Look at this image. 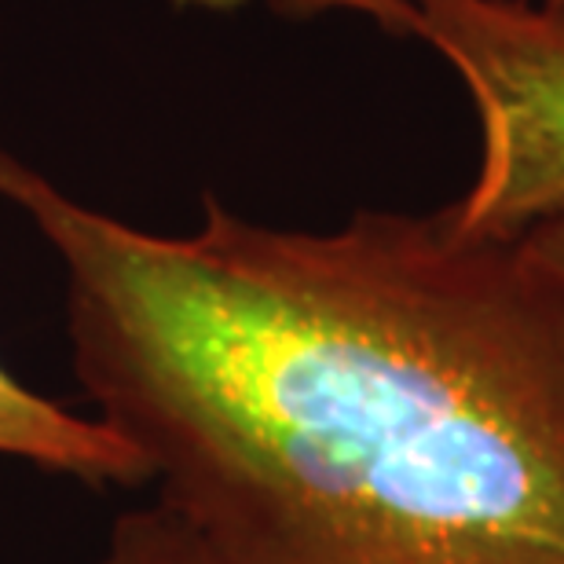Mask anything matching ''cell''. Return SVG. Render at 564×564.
I'll return each instance as SVG.
<instances>
[{
  "mask_svg": "<svg viewBox=\"0 0 564 564\" xmlns=\"http://www.w3.org/2000/svg\"><path fill=\"white\" fill-rule=\"evenodd\" d=\"M63 268L93 414L220 564H564V275L451 206L191 231L88 206L0 143Z\"/></svg>",
  "mask_w": 564,
  "mask_h": 564,
  "instance_id": "6da1fadb",
  "label": "cell"
},
{
  "mask_svg": "<svg viewBox=\"0 0 564 564\" xmlns=\"http://www.w3.org/2000/svg\"><path fill=\"white\" fill-rule=\"evenodd\" d=\"M422 37L466 82L484 154L451 213L477 235H524L564 209V0H408Z\"/></svg>",
  "mask_w": 564,
  "mask_h": 564,
  "instance_id": "7a4b0ae2",
  "label": "cell"
},
{
  "mask_svg": "<svg viewBox=\"0 0 564 564\" xmlns=\"http://www.w3.org/2000/svg\"><path fill=\"white\" fill-rule=\"evenodd\" d=\"M0 458L85 484H147L140 451L96 414H77L19 381L0 359Z\"/></svg>",
  "mask_w": 564,
  "mask_h": 564,
  "instance_id": "3957f363",
  "label": "cell"
},
{
  "mask_svg": "<svg viewBox=\"0 0 564 564\" xmlns=\"http://www.w3.org/2000/svg\"><path fill=\"white\" fill-rule=\"evenodd\" d=\"M88 564H220L165 506L121 513Z\"/></svg>",
  "mask_w": 564,
  "mask_h": 564,
  "instance_id": "277c9868",
  "label": "cell"
},
{
  "mask_svg": "<svg viewBox=\"0 0 564 564\" xmlns=\"http://www.w3.org/2000/svg\"><path fill=\"white\" fill-rule=\"evenodd\" d=\"M250 4H272L286 15H364L386 33H411L408 0H169L173 11H198V15H228Z\"/></svg>",
  "mask_w": 564,
  "mask_h": 564,
  "instance_id": "5b68a950",
  "label": "cell"
},
{
  "mask_svg": "<svg viewBox=\"0 0 564 564\" xmlns=\"http://www.w3.org/2000/svg\"><path fill=\"white\" fill-rule=\"evenodd\" d=\"M528 235H532L539 250L546 253V261L564 275V209H557L554 217L539 220L535 228H528Z\"/></svg>",
  "mask_w": 564,
  "mask_h": 564,
  "instance_id": "8992f818",
  "label": "cell"
}]
</instances>
